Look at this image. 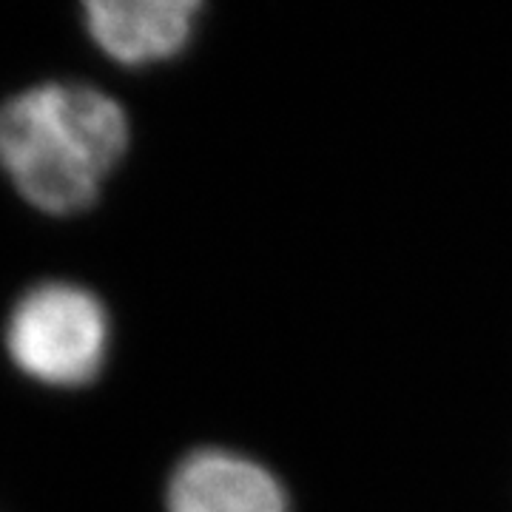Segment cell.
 Returning a JSON list of instances; mask_svg holds the SVG:
<instances>
[{
	"instance_id": "6da1fadb",
	"label": "cell",
	"mask_w": 512,
	"mask_h": 512,
	"mask_svg": "<svg viewBox=\"0 0 512 512\" xmlns=\"http://www.w3.org/2000/svg\"><path fill=\"white\" fill-rule=\"evenodd\" d=\"M126 148V114L92 86L46 83L0 106V168L46 214L92 208Z\"/></svg>"
},
{
	"instance_id": "277c9868",
	"label": "cell",
	"mask_w": 512,
	"mask_h": 512,
	"mask_svg": "<svg viewBox=\"0 0 512 512\" xmlns=\"http://www.w3.org/2000/svg\"><path fill=\"white\" fill-rule=\"evenodd\" d=\"M86 26L92 40L123 66H148L180 55L194 35V0H109L86 3Z\"/></svg>"
},
{
	"instance_id": "3957f363",
	"label": "cell",
	"mask_w": 512,
	"mask_h": 512,
	"mask_svg": "<svg viewBox=\"0 0 512 512\" xmlns=\"http://www.w3.org/2000/svg\"><path fill=\"white\" fill-rule=\"evenodd\" d=\"M168 512H291L282 481L228 450L185 456L168 481Z\"/></svg>"
},
{
	"instance_id": "7a4b0ae2",
	"label": "cell",
	"mask_w": 512,
	"mask_h": 512,
	"mask_svg": "<svg viewBox=\"0 0 512 512\" xmlns=\"http://www.w3.org/2000/svg\"><path fill=\"white\" fill-rule=\"evenodd\" d=\"M111 325L103 302L69 282H43L18 299L6 325L12 362L40 384L83 387L109 356Z\"/></svg>"
}]
</instances>
